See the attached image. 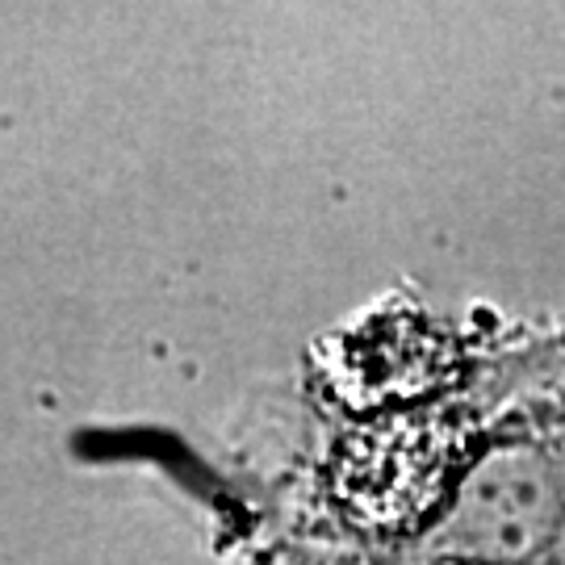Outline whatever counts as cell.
Here are the masks:
<instances>
[{
  "label": "cell",
  "mask_w": 565,
  "mask_h": 565,
  "mask_svg": "<svg viewBox=\"0 0 565 565\" xmlns=\"http://www.w3.org/2000/svg\"><path fill=\"white\" fill-rule=\"evenodd\" d=\"M469 448L473 424L452 406H415L364 419L331 457V494L361 527H419L448 503L469 465Z\"/></svg>",
  "instance_id": "obj_1"
},
{
  "label": "cell",
  "mask_w": 565,
  "mask_h": 565,
  "mask_svg": "<svg viewBox=\"0 0 565 565\" xmlns=\"http://www.w3.org/2000/svg\"><path fill=\"white\" fill-rule=\"evenodd\" d=\"M440 565H482V562H440Z\"/></svg>",
  "instance_id": "obj_2"
}]
</instances>
